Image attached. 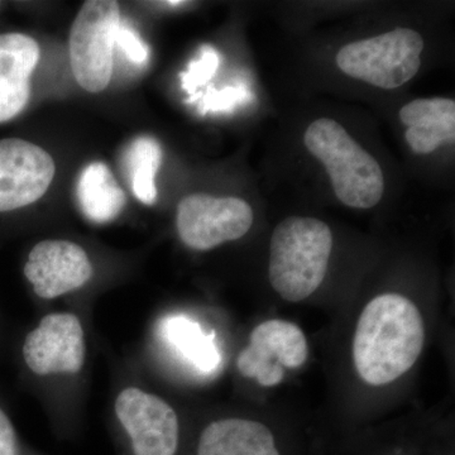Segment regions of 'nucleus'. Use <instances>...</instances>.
<instances>
[{"instance_id": "nucleus-22", "label": "nucleus", "mask_w": 455, "mask_h": 455, "mask_svg": "<svg viewBox=\"0 0 455 455\" xmlns=\"http://www.w3.org/2000/svg\"><path fill=\"white\" fill-rule=\"evenodd\" d=\"M163 4L169 5V7H180V5L187 4V2H164Z\"/></svg>"}, {"instance_id": "nucleus-13", "label": "nucleus", "mask_w": 455, "mask_h": 455, "mask_svg": "<svg viewBox=\"0 0 455 455\" xmlns=\"http://www.w3.org/2000/svg\"><path fill=\"white\" fill-rule=\"evenodd\" d=\"M196 455H283L267 425L250 419L212 421L200 434Z\"/></svg>"}, {"instance_id": "nucleus-16", "label": "nucleus", "mask_w": 455, "mask_h": 455, "mask_svg": "<svg viewBox=\"0 0 455 455\" xmlns=\"http://www.w3.org/2000/svg\"><path fill=\"white\" fill-rule=\"evenodd\" d=\"M164 152L154 137L140 136L124 151L123 164L134 196L147 205L157 200L156 173L163 164Z\"/></svg>"}, {"instance_id": "nucleus-20", "label": "nucleus", "mask_w": 455, "mask_h": 455, "mask_svg": "<svg viewBox=\"0 0 455 455\" xmlns=\"http://www.w3.org/2000/svg\"><path fill=\"white\" fill-rule=\"evenodd\" d=\"M116 44L124 51L125 56L136 64H143L148 59V50L146 49L142 41L137 37L136 33L128 27L119 26L116 31Z\"/></svg>"}, {"instance_id": "nucleus-19", "label": "nucleus", "mask_w": 455, "mask_h": 455, "mask_svg": "<svg viewBox=\"0 0 455 455\" xmlns=\"http://www.w3.org/2000/svg\"><path fill=\"white\" fill-rule=\"evenodd\" d=\"M250 97L247 90L241 88H227L220 92H212V94L206 95L203 104V113L209 110H228L235 108L241 101L247 100Z\"/></svg>"}, {"instance_id": "nucleus-11", "label": "nucleus", "mask_w": 455, "mask_h": 455, "mask_svg": "<svg viewBox=\"0 0 455 455\" xmlns=\"http://www.w3.org/2000/svg\"><path fill=\"white\" fill-rule=\"evenodd\" d=\"M23 272L36 295L51 300L88 283L94 268L88 253L79 244L47 239L32 248Z\"/></svg>"}, {"instance_id": "nucleus-12", "label": "nucleus", "mask_w": 455, "mask_h": 455, "mask_svg": "<svg viewBox=\"0 0 455 455\" xmlns=\"http://www.w3.org/2000/svg\"><path fill=\"white\" fill-rule=\"evenodd\" d=\"M38 61L40 46L31 36L0 35V123L12 121L25 110Z\"/></svg>"}, {"instance_id": "nucleus-10", "label": "nucleus", "mask_w": 455, "mask_h": 455, "mask_svg": "<svg viewBox=\"0 0 455 455\" xmlns=\"http://www.w3.org/2000/svg\"><path fill=\"white\" fill-rule=\"evenodd\" d=\"M55 172L53 158L42 147L20 139L0 140V212L40 200Z\"/></svg>"}, {"instance_id": "nucleus-2", "label": "nucleus", "mask_w": 455, "mask_h": 455, "mask_svg": "<svg viewBox=\"0 0 455 455\" xmlns=\"http://www.w3.org/2000/svg\"><path fill=\"white\" fill-rule=\"evenodd\" d=\"M331 248L333 235L324 221L286 218L275 228L269 244V283L283 300H305L324 281Z\"/></svg>"}, {"instance_id": "nucleus-4", "label": "nucleus", "mask_w": 455, "mask_h": 455, "mask_svg": "<svg viewBox=\"0 0 455 455\" xmlns=\"http://www.w3.org/2000/svg\"><path fill=\"white\" fill-rule=\"evenodd\" d=\"M424 40L410 28L347 44L337 56L338 68L353 79L391 90L400 88L418 74Z\"/></svg>"}, {"instance_id": "nucleus-7", "label": "nucleus", "mask_w": 455, "mask_h": 455, "mask_svg": "<svg viewBox=\"0 0 455 455\" xmlns=\"http://www.w3.org/2000/svg\"><path fill=\"white\" fill-rule=\"evenodd\" d=\"M309 346L304 331L293 323L267 320L251 333L250 346L236 359L239 372L263 387L283 382L284 368H299L307 362Z\"/></svg>"}, {"instance_id": "nucleus-23", "label": "nucleus", "mask_w": 455, "mask_h": 455, "mask_svg": "<svg viewBox=\"0 0 455 455\" xmlns=\"http://www.w3.org/2000/svg\"><path fill=\"white\" fill-rule=\"evenodd\" d=\"M0 7H2V3H0Z\"/></svg>"}, {"instance_id": "nucleus-6", "label": "nucleus", "mask_w": 455, "mask_h": 455, "mask_svg": "<svg viewBox=\"0 0 455 455\" xmlns=\"http://www.w3.org/2000/svg\"><path fill=\"white\" fill-rule=\"evenodd\" d=\"M253 224L250 204L239 197L208 194L185 196L178 205L180 239L194 251H211L247 235Z\"/></svg>"}, {"instance_id": "nucleus-1", "label": "nucleus", "mask_w": 455, "mask_h": 455, "mask_svg": "<svg viewBox=\"0 0 455 455\" xmlns=\"http://www.w3.org/2000/svg\"><path fill=\"white\" fill-rule=\"evenodd\" d=\"M425 339L416 305L398 293L377 296L359 316L353 358L359 376L372 386L394 382L414 366Z\"/></svg>"}, {"instance_id": "nucleus-8", "label": "nucleus", "mask_w": 455, "mask_h": 455, "mask_svg": "<svg viewBox=\"0 0 455 455\" xmlns=\"http://www.w3.org/2000/svg\"><path fill=\"white\" fill-rule=\"evenodd\" d=\"M114 410L130 435L134 455L178 453L179 418L163 398L137 387H128L116 397Z\"/></svg>"}, {"instance_id": "nucleus-17", "label": "nucleus", "mask_w": 455, "mask_h": 455, "mask_svg": "<svg viewBox=\"0 0 455 455\" xmlns=\"http://www.w3.org/2000/svg\"><path fill=\"white\" fill-rule=\"evenodd\" d=\"M164 337L172 348L200 372H212L220 362L212 338L204 333L197 323L187 317H171L164 323Z\"/></svg>"}, {"instance_id": "nucleus-21", "label": "nucleus", "mask_w": 455, "mask_h": 455, "mask_svg": "<svg viewBox=\"0 0 455 455\" xmlns=\"http://www.w3.org/2000/svg\"><path fill=\"white\" fill-rule=\"evenodd\" d=\"M0 455H17L16 431L2 409H0Z\"/></svg>"}, {"instance_id": "nucleus-14", "label": "nucleus", "mask_w": 455, "mask_h": 455, "mask_svg": "<svg viewBox=\"0 0 455 455\" xmlns=\"http://www.w3.org/2000/svg\"><path fill=\"white\" fill-rule=\"evenodd\" d=\"M407 127L405 139L412 152L429 155L455 140V101L448 98L416 99L400 110Z\"/></svg>"}, {"instance_id": "nucleus-3", "label": "nucleus", "mask_w": 455, "mask_h": 455, "mask_svg": "<svg viewBox=\"0 0 455 455\" xmlns=\"http://www.w3.org/2000/svg\"><path fill=\"white\" fill-rule=\"evenodd\" d=\"M305 146L324 164L335 196L349 208L370 209L379 203L385 179L379 164L339 123L320 118L305 132Z\"/></svg>"}, {"instance_id": "nucleus-9", "label": "nucleus", "mask_w": 455, "mask_h": 455, "mask_svg": "<svg viewBox=\"0 0 455 455\" xmlns=\"http://www.w3.org/2000/svg\"><path fill=\"white\" fill-rule=\"evenodd\" d=\"M22 353L27 367L37 376L80 372L86 355L82 322L71 313L42 317L27 334Z\"/></svg>"}, {"instance_id": "nucleus-15", "label": "nucleus", "mask_w": 455, "mask_h": 455, "mask_svg": "<svg viewBox=\"0 0 455 455\" xmlns=\"http://www.w3.org/2000/svg\"><path fill=\"white\" fill-rule=\"evenodd\" d=\"M76 196L83 214L99 224L116 220L127 203L124 190L103 163L90 164L83 170L77 180Z\"/></svg>"}, {"instance_id": "nucleus-18", "label": "nucleus", "mask_w": 455, "mask_h": 455, "mask_svg": "<svg viewBox=\"0 0 455 455\" xmlns=\"http://www.w3.org/2000/svg\"><path fill=\"white\" fill-rule=\"evenodd\" d=\"M199 61L193 62L188 66L187 73L181 74L182 88L190 94L196 92L199 86L208 83L220 66V57L211 46H204Z\"/></svg>"}, {"instance_id": "nucleus-5", "label": "nucleus", "mask_w": 455, "mask_h": 455, "mask_svg": "<svg viewBox=\"0 0 455 455\" xmlns=\"http://www.w3.org/2000/svg\"><path fill=\"white\" fill-rule=\"evenodd\" d=\"M121 26V11L114 0H89L75 18L70 32V62L84 90L100 92L113 74V49Z\"/></svg>"}]
</instances>
